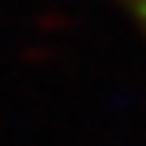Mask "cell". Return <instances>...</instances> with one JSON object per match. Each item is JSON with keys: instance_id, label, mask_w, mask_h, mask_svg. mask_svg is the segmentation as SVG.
I'll return each instance as SVG.
<instances>
[{"instance_id": "cell-1", "label": "cell", "mask_w": 146, "mask_h": 146, "mask_svg": "<svg viewBox=\"0 0 146 146\" xmlns=\"http://www.w3.org/2000/svg\"><path fill=\"white\" fill-rule=\"evenodd\" d=\"M116 8H120L131 23H135V30L142 34V41H146V0H112Z\"/></svg>"}]
</instances>
